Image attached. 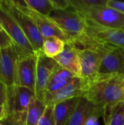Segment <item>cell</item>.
Returning a JSON list of instances; mask_svg holds the SVG:
<instances>
[{"mask_svg":"<svg viewBox=\"0 0 124 125\" xmlns=\"http://www.w3.org/2000/svg\"><path fill=\"white\" fill-rule=\"evenodd\" d=\"M48 18L72 40L80 36L86 29V20L71 7L66 10H53Z\"/></svg>","mask_w":124,"mask_h":125,"instance_id":"cell-4","label":"cell"},{"mask_svg":"<svg viewBox=\"0 0 124 125\" xmlns=\"http://www.w3.org/2000/svg\"><path fill=\"white\" fill-rule=\"evenodd\" d=\"M1 7L17 21L36 53L42 52L44 39L31 17L12 5L8 0H0Z\"/></svg>","mask_w":124,"mask_h":125,"instance_id":"cell-3","label":"cell"},{"mask_svg":"<svg viewBox=\"0 0 124 125\" xmlns=\"http://www.w3.org/2000/svg\"><path fill=\"white\" fill-rule=\"evenodd\" d=\"M85 19L111 28H124V15L106 6L94 7L77 12Z\"/></svg>","mask_w":124,"mask_h":125,"instance_id":"cell-7","label":"cell"},{"mask_svg":"<svg viewBox=\"0 0 124 125\" xmlns=\"http://www.w3.org/2000/svg\"><path fill=\"white\" fill-rule=\"evenodd\" d=\"M77 77L69 70L61 67V66L56 70L53 75L52 76L50 82L48 83L43 94V98L50 95H52L66 86L73 78Z\"/></svg>","mask_w":124,"mask_h":125,"instance_id":"cell-16","label":"cell"},{"mask_svg":"<svg viewBox=\"0 0 124 125\" xmlns=\"http://www.w3.org/2000/svg\"><path fill=\"white\" fill-rule=\"evenodd\" d=\"M66 42L58 37L53 36L44 39L42 52L48 57L55 58L64 49Z\"/></svg>","mask_w":124,"mask_h":125,"instance_id":"cell-21","label":"cell"},{"mask_svg":"<svg viewBox=\"0 0 124 125\" xmlns=\"http://www.w3.org/2000/svg\"><path fill=\"white\" fill-rule=\"evenodd\" d=\"M54 59L48 57L43 52L37 53L36 65V97L41 99L52 76L59 67Z\"/></svg>","mask_w":124,"mask_h":125,"instance_id":"cell-9","label":"cell"},{"mask_svg":"<svg viewBox=\"0 0 124 125\" xmlns=\"http://www.w3.org/2000/svg\"><path fill=\"white\" fill-rule=\"evenodd\" d=\"M85 20L86 26L83 34L103 42L124 48V28L107 27L89 19Z\"/></svg>","mask_w":124,"mask_h":125,"instance_id":"cell-6","label":"cell"},{"mask_svg":"<svg viewBox=\"0 0 124 125\" xmlns=\"http://www.w3.org/2000/svg\"><path fill=\"white\" fill-rule=\"evenodd\" d=\"M77 51L80 64V78L90 83L98 75L104 55L89 49H77Z\"/></svg>","mask_w":124,"mask_h":125,"instance_id":"cell-11","label":"cell"},{"mask_svg":"<svg viewBox=\"0 0 124 125\" xmlns=\"http://www.w3.org/2000/svg\"><path fill=\"white\" fill-rule=\"evenodd\" d=\"M88 85V81L83 78L75 77L59 91L52 95L44 97L43 101L47 105H54L69 99L84 97Z\"/></svg>","mask_w":124,"mask_h":125,"instance_id":"cell-10","label":"cell"},{"mask_svg":"<svg viewBox=\"0 0 124 125\" xmlns=\"http://www.w3.org/2000/svg\"><path fill=\"white\" fill-rule=\"evenodd\" d=\"M8 116L5 108L0 104V122L4 120Z\"/></svg>","mask_w":124,"mask_h":125,"instance_id":"cell-31","label":"cell"},{"mask_svg":"<svg viewBox=\"0 0 124 125\" xmlns=\"http://www.w3.org/2000/svg\"><path fill=\"white\" fill-rule=\"evenodd\" d=\"M46 107V103L35 96L31 100L27 111L26 125H38Z\"/></svg>","mask_w":124,"mask_h":125,"instance_id":"cell-19","label":"cell"},{"mask_svg":"<svg viewBox=\"0 0 124 125\" xmlns=\"http://www.w3.org/2000/svg\"><path fill=\"white\" fill-rule=\"evenodd\" d=\"M13 42L5 31H0V48L4 49L9 48L13 45Z\"/></svg>","mask_w":124,"mask_h":125,"instance_id":"cell-26","label":"cell"},{"mask_svg":"<svg viewBox=\"0 0 124 125\" xmlns=\"http://www.w3.org/2000/svg\"><path fill=\"white\" fill-rule=\"evenodd\" d=\"M0 125H3V123H2L1 122H0Z\"/></svg>","mask_w":124,"mask_h":125,"instance_id":"cell-34","label":"cell"},{"mask_svg":"<svg viewBox=\"0 0 124 125\" xmlns=\"http://www.w3.org/2000/svg\"><path fill=\"white\" fill-rule=\"evenodd\" d=\"M84 97L94 105L104 110L123 102L124 75H99L88 83Z\"/></svg>","mask_w":124,"mask_h":125,"instance_id":"cell-1","label":"cell"},{"mask_svg":"<svg viewBox=\"0 0 124 125\" xmlns=\"http://www.w3.org/2000/svg\"><path fill=\"white\" fill-rule=\"evenodd\" d=\"M107 6L124 15V2L115 0H107Z\"/></svg>","mask_w":124,"mask_h":125,"instance_id":"cell-28","label":"cell"},{"mask_svg":"<svg viewBox=\"0 0 124 125\" xmlns=\"http://www.w3.org/2000/svg\"><path fill=\"white\" fill-rule=\"evenodd\" d=\"M37 54L19 56L15 71L14 86H23L35 92Z\"/></svg>","mask_w":124,"mask_h":125,"instance_id":"cell-8","label":"cell"},{"mask_svg":"<svg viewBox=\"0 0 124 125\" xmlns=\"http://www.w3.org/2000/svg\"><path fill=\"white\" fill-rule=\"evenodd\" d=\"M104 109L102 108H99L98 106L94 107L93 111L91 112L89 116H88L85 125H98V120L99 119L104 115Z\"/></svg>","mask_w":124,"mask_h":125,"instance_id":"cell-25","label":"cell"},{"mask_svg":"<svg viewBox=\"0 0 124 125\" xmlns=\"http://www.w3.org/2000/svg\"><path fill=\"white\" fill-rule=\"evenodd\" d=\"M29 6L38 13L48 17L53 10L51 0H26Z\"/></svg>","mask_w":124,"mask_h":125,"instance_id":"cell-22","label":"cell"},{"mask_svg":"<svg viewBox=\"0 0 124 125\" xmlns=\"http://www.w3.org/2000/svg\"><path fill=\"white\" fill-rule=\"evenodd\" d=\"M4 125H26V120L18 119L8 116L4 120L1 121Z\"/></svg>","mask_w":124,"mask_h":125,"instance_id":"cell-30","label":"cell"},{"mask_svg":"<svg viewBox=\"0 0 124 125\" xmlns=\"http://www.w3.org/2000/svg\"><path fill=\"white\" fill-rule=\"evenodd\" d=\"M0 25L2 29L12 39L21 56H34L37 54L19 24L1 7V4L0 6Z\"/></svg>","mask_w":124,"mask_h":125,"instance_id":"cell-5","label":"cell"},{"mask_svg":"<svg viewBox=\"0 0 124 125\" xmlns=\"http://www.w3.org/2000/svg\"><path fill=\"white\" fill-rule=\"evenodd\" d=\"M123 102H124V100H123Z\"/></svg>","mask_w":124,"mask_h":125,"instance_id":"cell-35","label":"cell"},{"mask_svg":"<svg viewBox=\"0 0 124 125\" xmlns=\"http://www.w3.org/2000/svg\"><path fill=\"white\" fill-rule=\"evenodd\" d=\"M38 125H56L53 112V105H47Z\"/></svg>","mask_w":124,"mask_h":125,"instance_id":"cell-24","label":"cell"},{"mask_svg":"<svg viewBox=\"0 0 124 125\" xmlns=\"http://www.w3.org/2000/svg\"><path fill=\"white\" fill-rule=\"evenodd\" d=\"M95 105L85 97H80L78 105L65 125H85L86 121Z\"/></svg>","mask_w":124,"mask_h":125,"instance_id":"cell-18","label":"cell"},{"mask_svg":"<svg viewBox=\"0 0 124 125\" xmlns=\"http://www.w3.org/2000/svg\"><path fill=\"white\" fill-rule=\"evenodd\" d=\"M69 2L72 8L80 12L94 7L106 6L107 0H69Z\"/></svg>","mask_w":124,"mask_h":125,"instance_id":"cell-23","label":"cell"},{"mask_svg":"<svg viewBox=\"0 0 124 125\" xmlns=\"http://www.w3.org/2000/svg\"><path fill=\"white\" fill-rule=\"evenodd\" d=\"M99 75H124V48L116 47L103 56Z\"/></svg>","mask_w":124,"mask_h":125,"instance_id":"cell-13","label":"cell"},{"mask_svg":"<svg viewBox=\"0 0 124 125\" xmlns=\"http://www.w3.org/2000/svg\"><path fill=\"white\" fill-rule=\"evenodd\" d=\"M53 10H66L71 7L69 0H51Z\"/></svg>","mask_w":124,"mask_h":125,"instance_id":"cell-27","label":"cell"},{"mask_svg":"<svg viewBox=\"0 0 124 125\" xmlns=\"http://www.w3.org/2000/svg\"><path fill=\"white\" fill-rule=\"evenodd\" d=\"M80 97L67 100L53 105L56 125H65L75 112Z\"/></svg>","mask_w":124,"mask_h":125,"instance_id":"cell-17","label":"cell"},{"mask_svg":"<svg viewBox=\"0 0 124 125\" xmlns=\"http://www.w3.org/2000/svg\"><path fill=\"white\" fill-rule=\"evenodd\" d=\"M32 18L34 23H36L41 35L43 39L56 36L62 39L67 42H72L71 37H69L67 34H65L53 21H51L48 17L44 16L37 12L33 10L31 7L29 10L28 14Z\"/></svg>","mask_w":124,"mask_h":125,"instance_id":"cell-14","label":"cell"},{"mask_svg":"<svg viewBox=\"0 0 124 125\" xmlns=\"http://www.w3.org/2000/svg\"><path fill=\"white\" fill-rule=\"evenodd\" d=\"M7 96V86L0 79V104L5 108Z\"/></svg>","mask_w":124,"mask_h":125,"instance_id":"cell-29","label":"cell"},{"mask_svg":"<svg viewBox=\"0 0 124 125\" xmlns=\"http://www.w3.org/2000/svg\"><path fill=\"white\" fill-rule=\"evenodd\" d=\"M20 55L15 44L9 48L1 49L0 79L7 87L14 86L15 67Z\"/></svg>","mask_w":124,"mask_h":125,"instance_id":"cell-12","label":"cell"},{"mask_svg":"<svg viewBox=\"0 0 124 125\" xmlns=\"http://www.w3.org/2000/svg\"><path fill=\"white\" fill-rule=\"evenodd\" d=\"M53 59L59 66L80 78V64L78 51L71 42H67L64 51Z\"/></svg>","mask_w":124,"mask_h":125,"instance_id":"cell-15","label":"cell"},{"mask_svg":"<svg viewBox=\"0 0 124 125\" xmlns=\"http://www.w3.org/2000/svg\"><path fill=\"white\" fill-rule=\"evenodd\" d=\"M1 49L0 48V62H1Z\"/></svg>","mask_w":124,"mask_h":125,"instance_id":"cell-32","label":"cell"},{"mask_svg":"<svg viewBox=\"0 0 124 125\" xmlns=\"http://www.w3.org/2000/svg\"><path fill=\"white\" fill-rule=\"evenodd\" d=\"M1 30H3V29H2V28H1V25H0V31H1Z\"/></svg>","mask_w":124,"mask_h":125,"instance_id":"cell-33","label":"cell"},{"mask_svg":"<svg viewBox=\"0 0 124 125\" xmlns=\"http://www.w3.org/2000/svg\"><path fill=\"white\" fill-rule=\"evenodd\" d=\"M105 125H124V103L107 107L103 115Z\"/></svg>","mask_w":124,"mask_h":125,"instance_id":"cell-20","label":"cell"},{"mask_svg":"<svg viewBox=\"0 0 124 125\" xmlns=\"http://www.w3.org/2000/svg\"><path fill=\"white\" fill-rule=\"evenodd\" d=\"M36 96L30 89L12 86L7 87L5 109L7 115L18 119L26 120V114L31 100Z\"/></svg>","mask_w":124,"mask_h":125,"instance_id":"cell-2","label":"cell"}]
</instances>
